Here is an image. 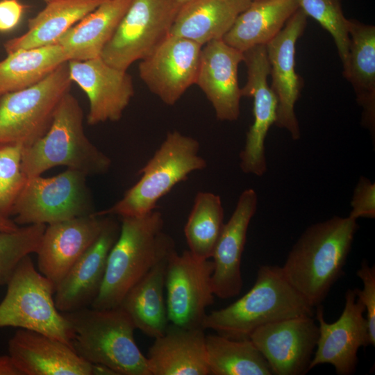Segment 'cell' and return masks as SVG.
I'll return each mask as SVG.
<instances>
[{
    "label": "cell",
    "mask_w": 375,
    "mask_h": 375,
    "mask_svg": "<svg viewBox=\"0 0 375 375\" xmlns=\"http://www.w3.org/2000/svg\"><path fill=\"white\" fill-rule=\"evenodd\" d=\"M358 228L356 219L335 215L307 227L290 251L283 274L312 307L343 274Z\"/></svg>",
    "instance_id": "obj_1"
},
{
    "label": "cell",
    "mask_w": 375,
    "mask_h": 375,
    "mask_svg": "<svg viewBox=\"0 0 375 375\" xmlns=\"http://www.w3.org/2000/svg\"><path fill=\"white\" fill-rule=\"evenodd\" d=\"M175 250L174 240L164 231V219L159 210L122 217L119 234L108 254L101 290L90 307L119 306L126 293Z\"/></svg>",
    "instance_id": "obj_2"
},
{
    "label": "cell",
    "mask_w": 375,
    "mask_h": 375,
    "mask_svg": "<svg viewBox=\"0 0 375 375\" xmlns=\"http://www.w3.org/2000/svg\"><path fill=\"white\" fill-rule=\"evenodd\" d=\"M312 307L286 280L281 267L260 266L253 287L228 306L206 313L202 326L233 340H249L258 328L314 315Z\"/></svg>",
    "instance_id": "obj_3"
},
{
    "label": "cell",
    "mask_w": 375,
    "mask_h": 375,
    "mask_svg": "<svg viewBox=\"0 0 375 375\" xmlns=\"http://www.w3.org/2000/svg\"><path fill=\"white\" fill-rule=\"evenodd\" d=\"M62 314L72 329V347L82 358L115 375H151L134 339L136 328L121 307H87Z\"/></svg>",
    "instance_id": "obj_4"
},
{
    "label": "cell",
    "mask_w": 375,
    "mask_h": 375,
    "mask_svg": "<svg viewBox=\"0 0 375 375\" xmlns=\"http://www.w3.org/2000/svg\"><path fill=\"white\" fill-rule=\"evenodd\" d=\"M58 166L87 176L103 174L111 166L110 158L85 135L83 110L69 92L57 106L47 132L22 150V169L27 178Z\"/></svg>",
    "instance_id": "obj_5"
},
{
    "label": "cell",
    "mask_w": 375,
    "mask_h": 375,
    "mask_svg": "<svg viewBox=\"0 0 375 375\" xmlns=\"http://www.w3.org/2000/svg\"><path fill=\"white\" fill-rule=\"evenodd\" d=\"M199 142L174 131L169 132L160 147L140 170L141 177L123 197L109 208L94 212L97 216L135 217L156 209V203L188 175L206 168L199 154Z\"/></svg>",
    "instance_id": "obj_6"
},
{
    "label": "cell",
    "mask_w": 375,
    "mask_h": 375,
    "mask_svg": "<svg viewBox=\"0 0 375 375\" xmlns=\"http://www.w3.org/2000/svg\"><path fill=\"white\" fill-rule=\"evenodd\" d=\"M7 286L0 303V328L37 331L72 347V329L56 306V288L36 270L30 256L22 260Z\"/></svg>",
    "instance_id": "obj_7"
},
{
    "label": "cell",
    "mask_w": 375,
    "mask_h": 375,
    "mask_svg": "<svg viewBox=\"0 0 375 375\" xmlns=\"http://www.w3.org/2000/svg\"><path fill=\"white\" fill-rule=\"evenodd\" d=\"M67 62L28 88L0 97V144H33L48 130L72 85Z\"/></svg>",
    "instance_id": "obj_8"
},
{
    "label": "cell",
    "mask_w": 375,
    "mask_h": 375,
    "mask_svg": "<svg viewBox=\"0 0 375 375\" xmlns=\"http://www.w3.org/2000/svg\"><path fill=\"white\" fill-rule=\"evenodd\" d=\"M87 176L67 168L51 177L28 178L15 204L14 222L47 225L93 213Z\"/></svg>",
    "instance_id": "obj_9"
},
{
    "label": "cell",
    "mask_w": 375,
    "mask_h": 375,
    "mask_svg": "<svg viewBox=\"0 0 375 375\" xmlns=\"http://www.w3.org/2000/svg\"><path fill=\"white\" fill-rule=\"evenodd\" d=\"M180 6L177 0H131L101 58L111 66L127 70L170 35Z\"/></svg>",
    "instance_id": "obj_10"
},
{
    "label": "cell",
    "mask_w": 375,
    "mask_h": 375,
    "mask_svg": "<svg viewBox=\"0 0 375 375\" xmlns=\"http://www.w3.org/2000/svg\"><path fill=\"white\" fill-rule=\"evenodd\" d=\"M213 269L212 260L198 258L189 250L172 253L165 279L169 322L183 328H203L206 310L214 302Z\"/></svg>",
    "instance_id": "obj_11"
},
{
    "label": "cell",
    "mask_w": 375,
    "mask_h": 375,
    "mask_svg": "<svg viewBox=\"0 0 375 375\" xmlns=\"http://www.w3.org/2000/svg\"><path fill=\"white\" fill-rule=\"evenodd\" d=\"M243 53L247 80L242 94L253 98V122L240 153V167L245 174L262 176L267 169L265 140L269 128L275 124L278 103L267 83L269 65L265 45L254 47Z\"/></svg>",
    "instance_id": "obj_12"
},
{
    "label": "cell",
    "mask_w": 375,
    "mask_h": 375,
    "mask_svg": "<svg viewBox=\"0 0 375 375\" xmlns=\"http://www.w3.org/2000/svg\"><path fill=\"white\" fill-rule=\"evenodd\" d=\"M344 299L342 312L333 323L325 321L323 308L317 306L319 336L309 370L321 364H331L338 374L350 375L356 368L358 349L369 344L364 305L351 289L346 292Z\"/></svg>",
    "instance_id": "obj_13"
},
{
    "label": "cell",
    "mask_w": 375,
    "mask_h": 375,
    "mask_svg": "<svg viewBox=\"0 0 375 375\" xmlns=\"http://www.w3.org/2000/svg\"><path fill=\"white\" fill-rule=\"evenodd\" d=\"M319 336L312 316L287 318L256 329L249 340L267 360L273 374L302 375L309 365Z\"/></svg>",
    "instance_id": "obj_14"
},
{
    "label": "cell",
    "mask_w": 375,
    "mask_h": 375,
    "mask_svg": "<svg viewBox=\"0 0 375 375\" xmlns=\"http://www.w3.org/2000/svg\"><path fill=\"white\" fill-rule=\"evenodd\" d=\"M202 46L169 35L140 60V77L164 103L172 106L195 84Z\"/></svg>",
    "instance_id": "obj_15"
},
{
    "label": "cell",
    "mask_w": 375,
    "mask_h": 375,
    "mask_svg": "<svg viewBox=\"0 0 375 375\" xmlns=\"http://www.w3.org/2000/svg\"><path fill=\"white\" fill-rule=\"evenodd\" d=\"M307 17L299 8L265 45L272 77L271 88L278 103L274 124L288 131L294 140L301 138L294 106L303 83L295 71L296 44L306 26Z\"/></svg>",
    "instance_id": "obj_16"
},
{
    "label": "cell",
    "mask_w": 375,
    "mask_h": 375,
    "mask_svg": "<svg viewBox=\"0 0 375 375\" xmlns=\"http://www.w3.org/2000/svg\"><path fill=\"white\" fill-rule=\"evenodd\" d=\"M69 78L85 92L89 100L87 122L96 125L117 122L134 95L132 77L98 57L67 62Z\"/></svg>",
    "instance_id": "obj_17"
},
{
    "label": "cell",
    "mask_w": 375,
    "mask_h": 375,
    "mask_svg": "<svg viewBox=\"0 0 375 375\" xmlns=\"http://www.w3.org/2000/svg\"><path fill=\"white\" fill-rule=\"evenodd\" d=\"M107 216L93 213L46 225L36 252L39 272L56 288L101 234Z\"/></svg>",
    "instance_id": "obj_18"
},
{
    "label": "cell",
    "mask_w": 375,
    "mask_h": 375,
    "mask_svg": "<svg viewBox=\"0 0 375 375\" xmlns=\"http://www.w3.org/2000/svg\"><path fill=\"white\" fill-rule=\"evenodd\" d=\"M244 53L222 39L201 48L195 84L211 103L217 118L233 122L238 119L242 97L238 83V67Z\"/></svg>",
    "instance_id": "obj_19"
},
{
    "label": "cell",
    "mask_w": 375,
    "mask_h": 375,
    "mask_svg": "<svg viewBox=\"0 0 375 375\" xmlns=\"http://www.w3.org/2000/svg\"><path fill=\"white\" fill-rule=\"evenodd\" d=\"M107 217L97 240L72 266L56 288L54 301L60 312L90 307L99 293L108 254L120 231L117 222Z\"/></svg>",
    "instance_id": "obj_20"
},
{
    "label": "cell",
    "mask_w": 375,
    "mask_h": 375,
    "mask_svg": "<svg viewBox=\"0 0 375 375\" xmlns=\"http://www.w3.org/2000/svg\"><path fill=\"white\" fill-rule=\"evenodd\" d=\"M257 206L256 191L252 188L244 190L215 244L211 258L214 265L212 285L215 296L220 299L236 297L242 288V256L249 225Z\"/></svg>",
    "instance_id": "obj_21"
},
{
    "label": "cell",
    "mask_w": 375,
    "mask_h": 375,
    "mask_svg": "<svg viewBox=\"0 0 375 375\" xmlns=\"http://www.w3.org/2000/svg\"><path fill=\"white\" fill-rule=\"evenodd\" d=\"M8 353L23 375H94L95 365L64 342L19 328L8 341Z\"/></svg>",
    "instance_id": "obj_22"
},
{
    "label": "cell",
    "mask_w": 375,
    "mask_h": 375,
    "mask_svg": "<svg viewBox=\"0 0 375 375\" xmlns=\"http://www.w3.org/2000/svg\"><path fill=\"white\" fill-rule=\"evenodd\" d=\"M204 330L169 324L146 356L151 375H209Z\"/></svg>",
    "instance_id": "obj_23"
},
{
    "label": "cell",
    "mask_w": 375,
    "mask_h": 375,
    "mask_svg": "<svg viewBox=\"0 0 375 375\" xmlns=\"http://www.w3.org/2000/svg\"><path fill=\"white\" fill-rule=\"evenodd\" d=\"M348 55L343 76L362 107L361 124L375 139V26L349 19Z\"/></svg>",
    "instance_id": "obj_24"
},
{
    "label": "cell",
    "mask_w": 375,
    "mask_h": 375,
    "mask_svg": "<svg viewBox=\"0 0 375 375\" xmlns=\"http://www.w3.org/2000/svg\"><path fill=\"white\" fill-rule=\"evenodd\" d=\"M252 0H192L182 4L170 35L193 41L201 46L222 40L238 16Z\"/></svg>",
    "instance_id": "obj_25"
},
{
    "label": "cell",
    "mask_w": 375,
    "mask_h": 375,
    "mask_svg": "<svg viewBox=\"0 0 375 375\" xmlns=\"http://www.w3.org/2000/svg\"><path fill=\"white\" fill-rule=\"evenodd\" d=\"M298 9L297 0H252L222 40L242 53L266 45Z\"/></svg>",
    "instance_id": "obj_26"
},
{
    "label": "cell",
    "mask_w": 375,
    "mask_h": 375,
    "mask_svg": "<svg viewBox=\"0 0 375 375\" xmlns=\"http://www.w3.org/2000/svg\"><path fill=\"white\" fill-rule=\"evenodd\" d=\"M131 0H106L70 28L58 40L69 60L101 56Z\"/></svg>",
    "instance_id": "obj_27"
},
{
    "label": "cell",
    "mask_w": 375,
    "mask_h": 375,
    "mask_svg": "<svg viewBox=\"0 0 375 375\" xmlns=\"http://www.w3.org/2000/svg\"><path fill=\"white\" fill-rule=\"evenodd\" d=\"M106 0H53L28 19L23 35L4 43L7 53L55 44L70 28Z\"/></svg>",
    "instance_id": "obj_28"
},
{
    "label": "cell",
    "mask_w": 375,
    "mask_h": 375,
    "mask_svg": "<svg viewBox=\"0 0 375 375\" xmlns=\"http://www.w3.org/2000/svg\"><path fill=\"white\" fill-rule=\"evenodd\" d=\"M167 262L165 260L155 266L126 293L119 305L136 328L154 339L162 335L169 324L164 294Z\"/></svg>",
    "instance_id": "obj_29"
},
{
    "label": "cell",
    "mask_w": 375,
    "mask_h": 375,
    "mask_svg": "<svg viewBox=\"0 0 375 375\" xmlns=\"http://www.w3.org/2000/svg\"><path fill=\"white\" fill-rule=\"evenodd\" d=\"M68 61V56L58 43L8 53L0 61L1 96L38 83Z\"/></svg>",
    "instance_id": "obj_30"
},
{
    "label": "cell",
    "mask_w": 375,
    "mask_h": 375,
    "mask_svg": "<svg viewBox=\"0 0 375 375\" xmlns=\"http://www.w3.org/2000/svg\"><path fill=\"white\" fill-rule=\"evenodd\" d=\"M210 375H271L263 356L251 340H233L219 334L206 335Z\"/></svg>",
    "instance_id": "obj_31"
},
{
    "label": "cell",
    "mask_w": 375,
    "mask_h": 375,
    "mask_svg": "<svg viewBox=\"0 0 375 375\" xmlns=\"http://www.w3.org/2000/svg\"><path fill=\"white\" fill-rule=\"evenodd\" d=\"M224 208L219 195L199 192L184 228L189 251L195 256L210 259L222 230Z\"/></svg>",
    "instance_id": "obj_32"
},
{
    "label": "cell",
    "mask_w": 375,
    "mask_h": 375,
    "mask_svg": "<svg viewBox=\"0 0 375 375\" xmlns=\"http://www.w3.org/2000/svg\"><path fill=\"white\" fill-rule=\"evenodd\" d=\"M45 224H29L0 231V285H7L22 260L38 251Z\"/></svg>",
    "instance_id": "obj_33"
},
{
    "label": "cell",
    "mask_w": 375,
    "mask_h": 375,
    "mask_svg": "<svg viewBox=\"0 0 375 375\" xmlns=\"http://www.w3.org/2000/svg\"><path fill=\"white\" fill-rule=\"evenodd\" d=\"M299 8L317 22L332 36L344 64L348 55L349 19L343 13L341 0H297Z\"/></svg>",
    "instance_id": "obj_34"
},
{
    "label": "cell",
    "mask_w": 375,
    "mask_h": 375,
    "mask_svg": "<svg viewBox=\"0 0 375 375\" xmlns=\"http://www.w3.org/2000/svg\"><path fill=\"white\" fill-rule=\"evenodd\" d=\"M22 150L19 144H0V218L12 216L27 179L22 169Z\"/></svg>",
    "instance_id": "obj_35"
},
{
    "label": "cell",
    "mask_w": 375,
    "mask_h": 375,
    "mask_svg": "<svg viewBox=\"0 0 375 375\" xmlns=\"http://www.w3.org/2000/svg\"><path fill=\"white\" fill-rule=\"evenodd\" d=\"M356 275L363 283L362 290L354 288L353 292L361 301L367 312L369 344H375V267L369 266L367 260H363Z\"/></svg>",
    "instance_id": "obj_36"
},
{
    "label": "cell",
    "mask_w": 375,
    "mask_h": 375,
    "mask_svg": "<svg viewBox=\"0 0 375 375\" xmlns=\"http://www.w3.org/2000/svg\"><path fill=\"white\" fill-rule=\"evenodd\" d=\"M349 216L354 219L375 217V183L360 176L353 190Z\"/></svg>",
    "instance_id": "obj_37"
},
{
    "label": "cell",
    "mask_w": 375,
    "mask_h": 375,
    "mask_svg": "<svg viewBox=\"0 0 375 375\" xmlns=\"http://www.w3.org/2000/svg\"><path fill=\"white\" fill-rule=\"evenodd\" d=\"M26 8L19 0H0V32L6 33L15 28Z\"/></svg>",
    "instance_id": "obj_38"
},
{
    "label": "cell",
    "mask_w": 375,
    "mask_h": 375,
    "mask_svg": "<svg viewBox=\"0 0 375 375\" xmlns=\"http://www.w3.org/2000/svg\"><path fill=\"white\" fill-rule=\"evenodd\" d=\"M0 375H23L8 355L0 356Z\"/></svg>",
    "instance_id": "obj_39"
},
{
    "label": "cell",
    "mask_w": 375,
    "mask_h": 375,
    "mask_svg": "<svg viewBox=\"0 0 375 375\" xmlns=\"http://www.w3.org/2000/svg\"><path fill=\"white\" fill-rule=\"evenodd\" d=\"M18 228V225L10 218H0V231H13Z\"/></svg>",
    "instance_id": "obj_40"
},
{
    "label": "cell",
    "mask_w": 375,
    "mask_h": 375,
    "mask_svg": "<svg viewBox=\"0 0 375 375\" xmlns=\"http://www.w3.org/2000/svg\"><path fill=\"white\" fill-rule=\"evenodd\" d=\"M178 2L181 4V6L183 3H185L188 1H192V0H177Z\"/></svg>",
    "instance_id": "obj_41"
},
{
    "label": "cell",
    "mask_w": 375,
    "mask_h": 375,
    "mask_svg": "<svg viewBox=\"0 0 375 375\" xmlns=\"http://www.w3.org/2000/svg\"><path fill=\"white\" fill-rule=\"evenodd\" d=\"M46 3L53 1V0H43Z\"/></svg>",
    "instance_id": "obj_42"
},
{
    "label": "cell",
    "mask_w": 375,
    "mask_h": 375,
    "mask_svg": "<svg viewBox=\"0 0 375 375\" xmlns=\"http://www.w3.org/2000/svg\"><path fill=\"white\" fill-rule=\"evenodd\" d=\"M1 97V94H0V97Z\"/></svg>",
    "instance_id": "obj_43"
}]
</instances>
